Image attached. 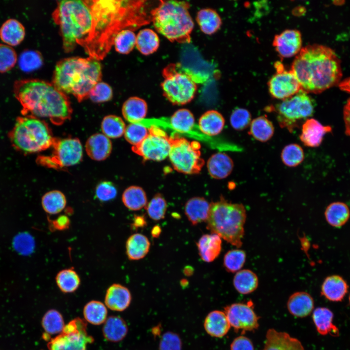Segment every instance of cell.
<instances>
[{"instance_id":"obj_41","label":"cell","mask_w":350,"mask_h":350,"mask_svg":"<svg viewBox=\"0 0 350 350\" xmlns=\"http://www.w3.org/2000/svg\"><path fill=\"white\" fill-rule=\"evenodd\" d=\"M66 204L65 195L58 190L46 192L41 199V205L44 210L51 215L60 213L65 209Z\"/></svg>"},{"instance_id":"obj_44","label":"cell","mask_w":350,"mask_h":350,"mask_svg":"<svg viewBox=\"0 0 350 350\" xmlns=\"http://www.w3.org/2000/svg\"><path fill=\"white\" fill-rule=\"evenodd\" d=\"M125 124L120 117L114 115L106 116L101 123V129L105 136L108 138H118L124 133Z\"/></svg>"},{"instance_id":"obj_7","label":"cell","mask_w":350,"mask_h":350,"mask_svg":"<svg viewBox=\"0 0 350 350\" xmlns=\"http://www.w3.org/2000/svg\"><path fill=\"white\" fill-rule=\"evenodd\" d=\"M246 213L242 204L231 203L221 197L210 204L207 228L232 245L241 247Z\"/></svg>"},{"instance_id":"obj_63","label":"cell","mask_w":350,"mask_h":350,"mask_svg":"<svg viewBox=\"0 0 350 350\" xmlns=\"http://www.w3.org/2000/svg\"><path fill=\"white\" fill-rule=\"evenodd\" d=\"M161 232V228L159 226H156L152 229L151 234L154 238L158 237Z\"/></svg>"},{"instance_id":"obj_37","label":"cell","mask_w":350,"mask_h":350,"mask_svg":"<svg viewBox=\"0 0 350 350\" xmlns=\"http://www.w3.org/2000/svg\"><path fill=\"white\" fill-rule=\"evenodd\" d=\"M196 21L201 31L207 35L215 33L222 25V20L218 14L210 8L203 9L198 11Z\"/></svg>"},{"instance_id":"obj_22","label":"cell","mask_w":350,"mask_h":350,"mask_svg":"<svg viewBox=\"0 0 350 350\" xmlns=\"http://www.w3.org/2000/svg\"><path fill=\"white\" fill-rule=\"evenodd\" d=\"M348 285L341 276L333 275L328 276L323 281L321 294L326 299L332 301H341L348 291Z\"/></svg>"},{"instance_id":"obj_6","label":"cell","mask_w":350,"mask_h":350,"mask_svg":"<svg viewBox=\"0 0 350 350\" xmlns=\"http://www.w3.org/2000/svg\"><path fill=\"white\" fill-rule=\"evenodd\" d=\"M186 1L160 0L150 12L155 29L171 42L190 43L194 24Z\"/></svg>"},{"instance_id":"obj_9","label":"cell","mask_w":350,"mask_h":350,"mask_svg":"<svg viewBox=\"0 0 350 350\" xmlns=\"http://www.w3.org/2000/svg\"><path fill=\"white\" fill-rule=\"evenodd\" d=\"M164 80L161 84L163 95L172 104L183 105L194 98L197 84L207 77L183 67L180 63H172L162 71Z\"/></svg>"},{"instance_id":"obj_42","label":"cell","mask_w":350,"mask_h":350,"mask_svg":"<svg viewBox=\"0 0 350 350\" xmlns=\"http://www.w3.org/2000/svg\"><path fill=\"white\" fill-rule=\"evenodd\" d=\"M83 315L87 322L98 325L105 322L107 319V311L106 306L102 302L91 300L85 306Z\"/></svg>"},{"instance_id":"obj_47","label":"cell","mask_w":350,"mask_h":350,"mask_svg":"<svg viewBox=\"0 0 350 350\" xmlns=\"http://www.w3.org/2000/svg\"><path fill=\"white\" fill-rule=\"evenodd\" d=\"M281 159L282 162L289 167H295L304 160V153L302 147L296 143L285 146L281 151Z\"/></svg>"},{"instance_id":"obj_30","label":"cell","mask_w":350,"mask_h":350,"mask_svg":"<svg viewBox=\"0 0 350 350\" xmlns=\"http://www.w3.org/2000/svg\"><path fill=\"white\" fill-rule=\"evenodd\" d=\"M150 243L146 236L134 233L130 236L125 243L126 254L129 260H139L149 252Z\"/></svg>"},{"instance_id":"obj_12","label":"cell","mask_w":350,"mask_h":350,"mask_svg":"<svg viewBox=\"0 0 350 350\" xmlns=\"http://www.w3.org/2000/svg\"><path fill=\"white\" fill-rule=\"evenodd\" d=\"M48 350H88V344L94 342L87 331V324L76 317L67 324L63 331L54 338H50Z\"/></svg>"},{"instance_id":"obj_50","label":"cell","mask_w":350,"mask_h":350,"mask_svg":"<svg viewBox=\"0 0 350 350\" xmlns=\"http://www.w3.org/2000/svg\"><path fill=\"white\" fill-rule=\"evenodd\" d=\"M167 208L166 201L160 193L155 195L145 207L149 217L155 221L164 218Z\"/></svg>"},{"instance_id":"obj_59","label":"cell","mask_w":350,"mask_h":350,"mask_svg":"<svg viewBox=\"0 0 350 350\" xmlns=\"http://www.w3.org/2000/svg\"><path fill=\"white\" fill-rule=\"evenodd\" d=\"M70 220L66 215L59 216L54 220L49 221V227L51 230H64L69 228Z\"/></svg>"},{"instance_id":"obj_57","label":"cell","mask_w":350,"mask_h":350,"mask_svg":"<svg viewBox=\"0 0 350 350\" xmlns=\"http://www.w3.org/2000/svg\"><path fill=\"white\" fill-rule=\"evenodd\" d=\"M159 346V350H181L182 343L177 334L168 332L162 335Z\"/></svg>"},{"instance_id":"obj_54","label":"cell","mask_w":350,"mask_h":350,"mask_svg":"<svg viewBox=\"0 0 350 350\" xmlns=\"http://www.w3.org/2000/svg\"><path fill=\"white\" fill-rule=\"evenodd\" d=\"M13 245L16 251L20 254L27 255L33 251L35 241L29 233H21L14 238Z\"/></svg>"},{"instance_id":"obj_61","label":"cell","mask_w":350,"mask_h":350,"mask_svg":"<svg viewBox=\"0 0 350 350\" xmlns=\"http://www.w3.org/2000/svg\"><path fill=\"white\" fill-rule=\"evenodd\" d=\"M147 225L144 215H135L133 222L131 224L132 229L143 228Z\"/></svg>"},{"instance_id":"obj_21","label":"cell","mask_w":350,"mask_h":350,"mask_svg":"<svg viewBox=\"0 0 350 350\" xmlns=\"http://www.w3.org/2000/svg\"><path fill=\"white\" fill-rule=\"evenodd\" d=\"M85 148L88 155L91 159L101 161L109 157L112 146L108 137L103 134L96 133L87 140Z\"/></svg>"},{"instance_id":"obj_56","label":"cell","mask_w":350,"mask_h":350,"mask_svg":"<svg viewBox=\"0 0 350 350\" xmlns=\"http://www.w3.org/2000/svg\"><path fill=\"white\" fill-rule=\"evenodd\" d=\"M117 194V190L114 184L108 181L99 183L95 189V196L101 202H107L114 199Z\"/></svg>"},{"instance_id":"obj_38","label":"cell","mask_w":350,"mask_h":350,"mask_svg":"<svg viewBox=\"0 0 350 350\" xmlns=\"http://www.w3.org/2000/svg\"><path fill=\"white\" fill-rule=\"evenodd\" d=\"M249 133L256 140L264 142L273 137L274 127L273 123L266 117L261 116L251 121Z\"/></svg>"},{"instance_id":"obj_51","label":"cell","mask_w":350,"mask_h":350,"mask_svg":"<svg viewBox=\"0 0 350 350\" xmlns=\"http://www.w3.org/2000/svg\"><path fill=\"white\" fill-rule=\"evenodd\" d=\"M148 134L149 129L141 122L130 123L126 127L124 133L125 140L132 146L139 144Z\"/></svg>"},{"instance_id":"obj_53","label":"cell","mask_w":350,"mask_h":350,"mask_svg":"<svg viewBox=\"0 0 350 350\" xmlns=\"http://www.w3.org/2000/svg\"><path fill=\"white\" fill-rule=\"evenodd\" d=\"M251 115L249 111L243 108H237L230 116V123L233 129L242 131L246 128L251 122Z\"/></svg>"},{"instance_id":"obj_18","label":"cell","mask_w":350,"mask_h":350,"mask_svg":"<svg viewBox=\"0 0 350 350\" xmlns=\"http://www.w3.org/2000/svg\"><path fill=\"white\" fill-rule=\"evenodd\" d=\"M332 129L330 126L323 125L316 119H307L301 126L299 139L306 146L317 147L321 144L324 136Z\"/></svg>"},{"instance_id":"obj_3","label":"cell","mask_w":350,"mask_h":350,"mask_svg":"<svg viewBox=\"0 0 350 350\" xmlns=\"http://www.w3.org/2000/svg\"><path fill=\"white\" fill-rule=\"evenodd\" d=\"M301 90L320 93L337 84L342 77L340 62L335 52L322 45L302 48L291 65Z\"/></svg>"},{"instance_id":"obj_15","label":"cell","mask_w":350,"mask_h":350,"mask_svg":"<svg viewBox=\"0 0 350 350\" xmlns=\"http://www.w3.org/2000/svg\"><path fill=\"white\" fill-rule=\"evenodd\" d=\"M276 73L268 82V90L273 98L284 100L301 90L299 83L292 70L285 69L280 62L275 63Z\"/></svg>"},{"instance_id":"obj_60","label":"cell","mask_w":350,"mask_h":350,"mask_svg":"<svg viewBox=\"0 0 350 350\" xmlns=\"http://www.w3.org/2000/svg\"><path fill=\"white\" fill-rule=\"evenodd\" d=\"M343 119L346 134L350 136V98L347 101L344 107Z\"/></svg>"},{"instance_id":"obj_62","label":"cell","mask_w":350,"mask_h":350,"mask_svg":"<svg viewBox=\"0 0 350 350\" xmlns=\"http://www.w3.org/2000/svg\"><path fill=\"white\" fill-rule=\"evenodd\" d=\"M339 86L343 91L350 93V78L344 80L339 84Z\"/></svg>"},{"instance_id":"obj_40","label":"cell","mask_w":350,"mask_h":350,"mask_svg":"<svg viewBox=\"0 0 350 350\" xmlns=\"http://www.w3.org/2000/svg\"><path fill=\"white\" fill-rule=\"evenodd\" d=\"M136 47L142 54L147 55L155 52L159 45L158 35L152 30L144 29L136 36Z\"/></svg>"},{"instance_id":"obj_35","label":"cell","mask_w":350,"mask_h":350,"mask_svg":"<svg viewBox=\"0 0 350 350\" xmlns=\"http://www.w3.org/2000/svg\"><path fill=\"white\" fill-rule=\"evenodd\" d=\"M233 283L238 292L247 295L252 293L257 288L259 280L254 272L249 269H243L236 273Z\"/></svg>"},{"instance_id":"obj_1","label":"cell","mask_w":350,"mask_h":350,"mask_svg":"<svg viewBox=\"0 0 350 350\" xmlns=\"http://www.w3.org/2000/svg\"><path fill=\"white\" fill-rule=\"evenodd\" d=\"M92 18L91 29L77 41L89 57L103 59L109 51L117 34L128 28L137 29L149 24L151 15L144 0H85Z\"/></svg>"},{"instance_id":"obj_23","label":"cell","mask_w":350,"mask_h":350,"mask_svg":"<svg viewBox=\"0 0 350 350\" xmlns=\"http://www.w3.org/2000/svg\"><path fill=\"white\" fill-rule=\"evenodd\" d=\"M287 307L289 312L293 316L305 317L309 315L314 309V299L307 292H297L289 298Z\"/></svg>"},{"instance_id":"obj_8","label":"cell","mask_w":350,"mask_h":350,"mask_svg":"<svg viewBox=\"0 0 350 350\" xmlns=\"http://www.w3.org/2000/svg\"><path fill=\"white\" fill-rule=\"evenodd\" d=\"M8 137L13 147L25 154L46 150L54 139L47 123L32 116L18 117Z\"/></svg>"},{"instance_id":"obj_2","label":"cell","mask_w":350,"mask_h":350,"mask_svg":"<svg viewBox=\"0 0 350 350\" xmlns=\"http://www.w3.org/2000/svg\"><path fill=\"white\" fill-rule=\"evenodd\" d=\"M13 92L22 106L23 116L47 118L57 125L71 117L72 109L68 98L49 82L37 79L17 80Z\"/></svg>"},{"instance_id":"obj_19","label":"cell","mask_w":350,"mask_h":350,"mask_svg":"<svg viewBox=\"0 0 350 350\" xmlns=\"http://www.w3.org/2000/svg\"><path fill=\"white\" fill-rule=\"evenodd\" d=\"M262 350H304V349L299 340L288 333L270 329L267 331Z\"/></svg>"},{"instance_id":"obj_43","label":"cell","mask_w":350,"mask_h":350,"mask_svg":"<svg viewBox=\"0 0 350 350\" xmlns=\"http://www.w3.org/2000/svg\"><path fill=\"white\" fill-rule=\"evenodd\" d=\"M171 125L180 133L190 132L195 125L192 113L188 109L182 108L176 111L170 118Z\"/></svg>"},{"instance_id":"obj_11","label":"cell","mask_w":350,"mask_h":350,"mask_svg":"<svg viewBox=\"0 0 350 350\" xmlns=\"http://www.w3.org/2000/svg\"><path fill=\"white\" fill-rule=\"evenodd\" d=\"M200 149V145L196 141H190L183 138H171L168 157L174 168L185 174H198L204 165Z\"/></svg>"},{"instance_id":"obj_58","label":"cell","mask_w":350,"mask_h":350,"mask_svg":"<svg viewBox=\"0 0 350 350\" xmlns=\"http://www.w3.org/2000/svg\"><path fill=\"white\" fill-rule=\"evenodd\" d=\"M230 350H255L253 344L248 337L241 335L236 337L230 344Z\"/></svg>"},{"instance_id":"obj_20","label":"cell","mask_w":350,"mask_h":350,"mask_svg":"<svg viewBox=\"0 0 350 350\" xmlns=\"http://www.w3.org/2000/svg\"><path fill=\"white\" fill-rule=\"evenodd\" d=\"M131 295L128 289L119 283L111 285L107 289L105 303L106 307L115 311H122L130 305Z\"/></svg>"},{"instance_id":"obj_64","label":"cell","mask_w":350,"mask_h":350,"mask_svg":"<svg viewBox=\"0 0 350 350\" xmlns=\"http://www.w3.org/2000/svg\"><path fill=\"white\" fill-rule=\"evenodd\" d=\"M349 301H350V296H349Z\"/></svg>"},{"instance_id":"obj_36","label":"cell","mask_w":350,"mask_h":350,"mask_svg":"<svg viewBox=\"0 0 350 350\" xmlns=\"http://www.w3.org/2000/svg\"><path fill=\"white\" fill-rule=\"evenodd\" d=\"M122 202L128 210L137 211L145 207L147 198L144 190L140 187L131 186L126 188L122 194Z\"/></svg>"},{"instance_id":"obj_46","label":"cell","mask_w":350,"mask_h":350,"mask_svg":"<svg viewBox=\"0 0 350 350\" xmlns=\"http://www.w3.org/2000/svg\"><path fill=\"white\" fill-rule=\"evenodd\" d=\"M19 68L25 72L37 70L43 64L41 54L37 51L26 50L23 51L18 59Z\"/></svg>"},{"instance_id":"obj_26","label":"cell","mask_w":350,"mask_h":350,"mask_svg":"<svg viewBox=\"0 0 350 350\" xmlns=\"http://www.w3.org/2000/svg\"><path fill=\"white\" fill-rule=\"evenodd\" d=\"M207 166L208 172L212 178L222 179L231 173L234 163L232 158L227 154L219 152L209 158Z\"/></svg>"},{"instance_id":"obj_52","label":"cell","mask_w":350,"mask_h":350,"mask_svg":"<svg viewBox=\"0 0 350 350\" xmlns=\"http://www.w3.org/2000/svg\"><path fill=\"white\" fill-rule=\"evenodd\" d=\"M18 60L15 49L6 44L0 43V72H5L14 67Z\"/></svg>"},{"instance_id":"obj_25","label":"cell","mask_w":350,"mask_h":350,"mask_svg":"<svg viewBox=\"0 0 350 350\" xmlns=\"http://www.w3.org/2000/svg\"><path fill=\"white\" fill-rule=\"evenodd\" d=\"M210 204L202 197H194L187 201L185 205V214L192 225L207 222Z\"/></svg>"},{"instance_id":"obj_55","label":"cell","mask_w":350,"mask_h":350,"mask_svg":"<svg viewBox=\"0 0 350 350\" xmlns=\"http://www.w3.org/2000/svg\"><path fill=\"white\" fill-rule=\"evenodd\" d=\"M112 95V90L110 86L105 83L99 82L91 89L88 97L94 102L102 103L109 101Z\"/></svg>"},{"instance_id":"obj_48","label":"cell","mask_w":350,"mask_h":350,"mask_svg":"<svg viewBox=\"0 0 350 350\" xmlns=\"http://www.w3.org/2000/svg\"><path fill=\"white\" fill-rule=\"evenodd\" d=\"M113 44L117 52L122 54H128L136 45V36L129 29L123 30L117 34Z\"/></svg>"},{"instance_id":"obj_28","label":"cell","mask_w":350,"mask_h":350,"mask_svg":"<svg viewBox=\"0 0 350 350\" xmlns=\"http://www.w3.org/2000/svg\"><path fill=\"white\" fill-rule=\"evenodd\" d=\"M230 327L225 312L219 310L210 313L204 322V328L207 332L215 337L225 336Z\"/></svg>"},{"instance_id":"obj_34","label":"cell","mask_w":350,"mask_h":350,"mask_svg":"<svg viewBox=\"0 0 350 350\" xmlns=\"http://www.w3.org/2000/svg\"><path fill=\"white\" fill-rule=\"evenodd\" d=\"M324 215L330 225L335 228H340L344 226L350 219V210L345 203L334 202L328 206Z\"/></svg>"},{"instance_id":"obj_32","label":"cell","mask_w":350,"mask_h":350,"mask_svg":"<svg viewBox=\"0 0 350 350\" xmlns=\"http://www.w3.org/2000/svg\"><path fill=\"white\" fill-rule=\"evenodd\" d=\"M122 111L124 119L129 122H141L146 116L147 105L143 99L132 97L123 103Z\"/></svg>"},{"instance_id":"obj_17","label":"cell","mask_w":350,"mask_h":350,"mask_svg":"<svg viewBox=\"0 0 350 350\" xmlns=\"http://www.w3.org/2000/svg\"><path fill=\"white\" fill-rule=\"evenodd\" d=\"M272 44L281 57H291L297 55L302 48L301 34L298 30L287 29L276 35Z\"/></svg>"},{"instance_id":"obj_13","label":"cell","mask_w":350,"mask_h":350,"mask_svg":"<svg viewBox=\"0 0 350 350\" xmlns=\"http://www.w3.org/2000/svg\"><path fill=\"white\" fill-rule=\"evenodd\" d=\"M52 154L38 157V163L47 167L60 169L79 163L83 157V147L77 138H54Z\"/></svg>"},{"instance_id":"obj_45","label":"cell","mask_w":350,"mask_h":350,"mask_svg":"<svg viewBox=\"0 0 350 350\" xmlns=\"http://www.w3.org/2000/svg\"><path fill=\"white\" fill-rule=\"evenodd\" d=\"M42 326L45 334H59L63 331L65 325L62 315L57 310L51 309L47 311L42 319Z\"/></svg>"},{"instance_id":"obj_29","label":"cell","mask_w":350,"mask_h":350,"mask_svg":"<svg viewBox=\"0 0 350 350\" xmlns=\"http://www.w3.org/2000/svg\"><path fill=\"white\" fill-rule=\"evenodd\" d=\"M25 35L24 26L17 19L9 18L0 27V38L6 44L11 46L19 44Z\"/></svg>"},{"instance_id":"obj_31","label":"cell","mask_w":350,"mask_h":350,"mask_svg":"<svg viewBox=\"0 0 350 350\" xmlns=\"http://www.w3.org/2000/svg\"><path fill=\"white\" fill-rule=\"evenodd\" d=\"M225 119L223 115L214 110L207 111L199 118L198 127L204 134L214 136L220 134L225 125Z\"/></svg>"},{"instance_id":"obj_14","label":"cell","mask_w":350,"mask_h":350,"mask_svg":"<svg viewBox=\"0 0 350 350\" xmlns=\"http://www.w3.org/2000/svg\"><path fill=\"white\" fill-rule=\"evenodd\" d=\"M149 134L139 144L132 146V151L146 160L161 161L165 159L170 151L171 138L160 128L152 126Z\"/></svg>"},{"instance_id":"obj_10","label":"cell","mask_w":350,"mask_h":350,"mask_svg":"<svg viewBox=\"0 0 350 350\" xmlns=\"http://www.w3.org/2000/svg\"><path fill=\"white\" fill-rule=\"evenodd\" d=\"M280 126L292 132L299 122L311 116L314 104L307 93L300 90L294 96L282 100L274 108Z\"/></svg>"},{"instance_id":"obj_4","label":"cell","mask_w":350,"mask_h":350,"mask_svg":"<svg viewBox=\"0 0 350 350\" xmlns=\"http://www.w3.org/2000/svg\"><path fill=\"white\" fill-rule=\"evenodd\" d=\"M102 67L93 58L72 57L59 61L55 66L53 85L59 90L73 95L79 102L89 96L100 82Z\"/></svg>"},{"instance_id":"obj_33","label":"cell","mask_w":350,"mask_h":350,"mask_svg":"<svg viewBox=\"0 0 350 350\" xmlns=\"http://www.w3.org/2000/svg\"><path fill=\"white\" fill-rule=\"evenodd\" d=\"M127 326L120 317L110 316L105 321L103 327V333L107 340L117 342L122 340L127 334Z\"/></svg>"},{"instance_id":"obj_5","label":"cell","mask_w":350,"mask_h":350,"mask_svg":"<svg viewBox=\"0 0 350 350\" xmlns=\"http://www.w3.org/2000/svg\"><path fill=\"white\" fill-rule=\"evenodd\" d=\"M52 17L59 27L66 52L73 51L77 41L85 37L92 27L90 10L85 0L59 1Z\"/></svg>"},{"instance_id":"obj_27","label":"cell","mask_w":350,"mask_h":350,"mask_svg":"<svg viewBox=\"0 0 350 350\" xmlns=\"http://www.w3.org/2000/svg\"><path fill=\"white\" fill-rule=\"evenodd\" d=\"M312 318L317 332L322 335L338 336L339 331L333 324V314L328 308L318 307L313 313Z\"/></svg>"},{"instance_id":"obj_39","label":"cell","mask_w":350,"mask_h":350,"mask_svg":"<svg viewBox=\"0 0 350 350\" xmlns=\"http://www.w3.org/2000/svg\"><path fill=\"white\" fill-rule=\"evenodd\" d=\"M55 281L59 289L64 293L75 292L81 284V279L73 268L61 270L55 277Z\"/></svg>"},{"instance_id":"obj_16","label":"cell","mask_w":350,"mask_h":350,"mask_svg":"<svg viewBox=\"0 0 350 350\" xmlns=\"http://www.w3.org/2000/svg\"><path fill=\"white\" fill-rule=\"evenodd\" d=\"M252 303H235L224 308L230 326L235 331L242 332L254 331L259 326V317L252 308Z\"/></svg>"},{"instance_id":"obj_49","label":"cell","mask_w":350,"mask_h":350,"mask_svg":"<svg viewBox=\"0 0 350 350\" xmlns=\"http://www.w3.org/2000/svg\"><path fill=\"white\" fill-rule=\"evenodd\" d=\"M246 260V253L241 249L229 250L225 255L223 265L226 270L230 273L237 272L243 267Z\"/></svg>"},{"instance_id":"obj_24","label":"cell","mask_w":350,"mask_h":350,"mask_svg":"<svg viewBox=\"0 0 350 350\" xmlns=\"http://www.w3.org/2000/svg\"><path fill=\"white\" fill-rule=\"evenodd\" d=\"M199 255L207 262L214 261L220 255L222 249V240L214 233L204 234L196 244Z\"/></svg>"}]
</instances>
